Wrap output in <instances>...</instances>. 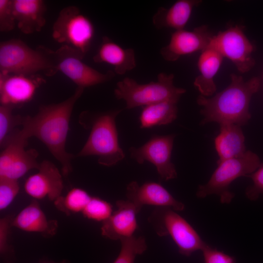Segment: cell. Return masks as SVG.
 <instances>
[{"label": "cell", "instance_id": "20", "mask_svg": "<svg viewBox=\"0 0 263 263\" xmlns=\"http://www.w3.org/2000/svg\"><path fill=\"white\" fill-rule=\"evenodd\" d=\"M202 2L200 0H179L169 8L160 7L152 17V22L158 29H184L195 7Z\"/></svg>", "mask_w": 263, "mask_h": 263}, {"label": "cell", "instance_id": "4", "mask_svg": "<svg viewBox=\"0 0 263 263\" xmlns=\"http://www.w3.org/2000/svg\"><path fill=\"white\" fill-rule=\"evenodd\" d=\"M120 112V110H115L95 114L82 113L89 119L88 123L83 124L91 131L76 156H97L98 163L108 167L115 165L124 158L125 154L119 145L115 122Z\"/></svg>", "mask_w": 263, "mask_h": 263}, {"label": "cell", "instance_id": "14", "mask_svg": "<svg viewBox=\"0 0 263 263\" xmlns=\"http://www.w3.org/2000/svg\"><path fill=\"white\" fill-rule=\"evenodd\" d=\"M44 79L35 75L0 74V105L13 106L30 101Z\"/></svg>", "mask_w": 263, "mask_h": 263}, {"label": "cell", "instance_id": "3", "mask_svg": "<svg viewBox=\"0 0 263 263\" xmlns=\"http://www.w3.org/2000/svg\"><path fill=\"white\" fill-rule=\"evenodd\" d=\"M57 72L56 51L43 46L33 49L19 39L0 42V74L30 75L41 72L50 76Z\"/></svg>", "mask_w": 263, "mask_h": 263}, {"label": "cell", "instance_id": "23", "mask_svg": "<svg viewBox=\"0 0 263 263\" xmlns=\"http://www.w3.org/2000/svg\"><path fill=\"white\" fill-rule=\"evenodd\" d=\"M177 102L165 101L144 106L140 116L142 128L167 125L177 117Z\"/></svg>", "mask_w": 263, "mask_h": 263}, {"label": "cell", "instance_id": "24", "mask_svg": "<svg viewBox=\"0 0 263 263\" xmlns=\"http://www.w3.org/2000/svg\"><path fill=\"white\" fill-rule=\"evenodd\" d=\"M91 197L85 190L75 188L65 196H60L54 203L58 210L69 215L73 213L82 212Z\"/></svg>", "mask_w": 263, "mask_h": 263}, {"label": "cell", "instance_id": "30", "mask_svg": "<svg viewBox=\"0 0 263 263\" xmlns=\"http://www.w3.org/2000/svg\"><path fill=\"white\" fill-rule=\"evenodd\" d=\"M19 186L18 180L0 177V210L6 208L19 193Z\"/></svg>", "mask_w": 263, "mask_h": 263}, {"label": "cell", "instance_id": "5", "mask_svg": "<svg viewBox=\"0 0 263 263\" xmlns=\"http://www.w3.org/2000/svg\"><path fill=\"white\" fill-rule=\"evenodd\" d=\"M174 75L161 73L157 80L140 84L134 79L125 77L116 84L114 95L118 99L126 102V108L132 109L165 101L178 102L186 92L183 88L173 84Z\"/></svg>", "mask_w": 263, "mask_h": 263}, {"label": "cell", "instance_id": "26", "mask_svg": "<svg viewBox=\"0 0 263 263\" xmlns=\"http://www.w3.org/2000/svg\"><path fill=\"white\" fill-rule=\"evenodd\" d=\"M13 106H0V146L3 149L9 142L13 135L21 127L23 116L14 115Z\"/></svg>", "mask_w": 263, "mask_h": 263}, {"label": "cell", "instance_id": "22", "mask_svg": "<svg viewBox=\"0 0 263 263\" xmlns=\"http://www.w3.org/2000/svg\"><path fill=\"white\" fill-rule=\"evenodd\" d=\"M219 134L214 140L219 156L217 161L239 157L246 151L245 137L241 126L233 124L220 125Z\"/></svg>", "mask_w": 263, "mask_h": 263}, {"label": "cell", "instance_id": "9", "mask_svg": "<svg viewBox=\"0 0 263 263\" xmlns=\"http://www.w3.org/2000/svg\"><path fill=\"white\" fill-rule=\"evenodd\" d=\"M242 26H231L212 37L207 48L229 59L242 73L249 72L255 64L252 56L253 45Z\"/></svg>", "mask_w": 263, "mask_h": 263}, {"label": "cell", "instance_id": "11", "mask_svg": "<svg viewBox=\"0 0 263 263\" xmlns=\"http://www.w3.org/2000/svg\"><path fill=\"white\" fill-rule=\"evenodd\" d=\"M174 137V134L155 136L139 148L131 147V155L139 164L145 161L153 164L162 179H175L177 173L171 161Z\"/></svg>", "mask_w": 263, "mask_h": 263}, {"label": "cell", "instance_id": "16", "mask_svg": "<svg viewBox=\"0 0 263 263\" xmlns=\"http://www.w3.org/2000/svg\"><path fill=\"white\" fill-rule=\"evenodd\" d=\"M116 206L117 209L102 222V235L112 240L133 236L138 227L136 215L141 209L128 200H118Z\"/></svg>", "mask_w": 263, "mask_h": 263}, {"label": "cell", "instance_id": "28", "mask_svg": "<svg viewBox=\"0 0 263 263\" xmlns=\"http://www.w3.org/2000/svg\"><path fill=\"white\" fill-rule=\"evenodd\" d=\"M81 213L87 219L103 222L113 213V206L100 198L92 197Z\"/></svg>", "mask_w": 263, "mask_h": 263}, {"label": "cell", "instance_id": "21", "mask_svg": "<svg viewBox=\"0 0 263 263\" xmlns=\"http://www.w3.org/2000/svg\"><path fill=\"white\" fill-rule=\"evenodd\" d=\"M223 58L219 53L209 48L201 52L197 63L200 74L196 77L193 83L201 95L212 96L216 92L217 88L214 78Z\"/></svg>", "mask_w": 263, "mask_h": 263}, {"label": "cell", "instance_id": "18", "mask_svg": "<svg viewBox=\"0 0 263 263\" xmlns=\"http://www.w3.org/2000/svg\"><path fill=\"white\" fill-rule=\"evenodd\" d=\"M16 25L23 34L40 32L46 23V6L42 0H13Z\"/></svg>", "mask_w": 263, "mask_h": 263}, {"label": "cell", "instance_id": "6", "mask_svg": "<svg viewBox=\"0 0 263 263\" xmlns=\"http://www.w3.org/2000/svg\"><path fill=\"white\" fill-rule=\"evenodd\" d=\"M218 166L208 181L200 185L196 192L199 198L215 194L222 204H229L234 197L230 190L231 183L242 176L247 177L257 170L263 163L258 155L251 150L242 155L217 162Z\"/></svg>", "mask_w": 263, "mask_h": 263}, {"label": "cell", "instance_id": "27", "mask_svg": "<svg viewBox=\"0 0 263 263\" xmlns=\"http://www.w3.org/2000/svg\"><path fill=\"white\" fill-rule=\"evenodd\" d=\"M120 241V251L113 263H134L136 256L143 254L147 248L145 238L143 236H132Z\"/></svg>", "mask_w": 263, "mask_h": 263}, {"label": "cell", "instance_id": "2", "mask_svg": "<svg viewBox=\"0 0 263 263\" xmlns=\"http://www.w3.org/2000/svg\"><path fill=\"white\" fill-rule=\"evenodd\" d=\"M230 83L210 97L199 95L197 104L202 107L201 124L216 122L242 126L251 118L249 104L252 96L259 90L261 81L254 76L247 81L235 74L230 75Z\"/></svg>", "mask_w": 263, "mask_h": 263}, {"label": "cell", "instance_id": "15", "mask_svg": "<svg viewBox=\"0 0 263 263\" xmlns=\"http://www.w3.org/2000/svg\"><path fill=\"white\" fill-rule=\"evenodd\" d=\"M126 196L140 209L144 205L156 207H167L175 211H182L185 205L176 200L161 184L148 182L139 185L136 181L130 182L127 187Z\"/></svg>", "mask_w": 263, "mask_h": 263}, {"label": "cell", "instance_id": "8", "mask_svg": "<svg viewBox=\"0 0 263 263\" xmlns=\"http://www.w3.org/2000/svg\"><path fill=\"white\" fill-rule=\"evenodd\" d=\"M94 34L92 22L75 6L61 9L52 28V37L56 42L84 56L90 48Z\"/></svg>", "mask_w": 263, "mask_h": 263}, {"label": "cell", "instance_id": "32", "mask_svg": "<svg viewBox=\"0 0 263 263\" xmlns=\"http://www.w3.org/2000/svg\"><path fill=\"white\" fill-rule=\"evenodd\" d=\"M247 177L251 179L253 184L246 188L245 195L250 200L255 201L263 196V164Z\"/></svg>", "mask_w": 263, "mask_h": 263}, {"label": "cell", "instance_id": "13", "mask_svg": "<svg viewBox=\"0 0 263 263\" xmlns=\"http://www.w3.org/2000/svg\"><path fill=\"white\" fill-rule=\"evenodd\" d=\"M38 169L37 173L26 179L25 191L34 199L47 197L54 202L61 196L64 187L59 170L53 163L47 160L40 163Z\"/></svg>", "mask_w": 263, "mask_h": 263}, {"label": "cell", "instance_id": "29", "mask_svg": "<svg viewBox=\"0 0 263 263\" xmlns=\"http://www.w3.org/2000/svg\"><path fill=\"white\" fill-rule=\"evenodd\" d=\"M13 217L7 215L0 219V254L4 263H13L15 260L14 251L8 244L10 228Z\"/></svg>", "mask_w": 263, "mask_h": 263}, {"label": "cell", "instance_id": "10", "mask_svg": "<svg viewBox=\"0 0 263 263\" xmlns=\"http://www.w3.org/2000/svg\"><path fill=\"white\" fill-rule=\"evenodd\" d=\"M58 71L66 76L78 87L85 88L111 80L114 73L109 71L104 74L85 63L84 56L66 45L56 51Z\"/></svg>", "mask_w": 263, "mask_h": 263}, {"label": "cell", "instance_id": "12", "mask_svg": "<svg viewBox=\"0 0 263 263\" xmlns=\"http://www.w3.org/2000/svg\"><path fill=\"white\" fill-rule=\"evenodd\" d=\"M213 35L206 25L196 27L191 31H175L168 44L161 49V55L167 61H175L182 56L202 52L207 48Z\"/></svg>", "mask_w": 263, "mask_h": 263}, {"label": "cell", "instance_id": "33", "mask_svg": "<svg viewBox=\"0 0 263 263\" xmlns=\"http://www.w3.org/2000/svg\"><path fill=\"white\" fill-rule=\"evenodd\" d=\"M205 263H236L234 257L207 244L201 250Z\"/></svg>", "mask_w": 263, "mask_h": 263}, {"label": "cell", "instance_id": "1", "mask_svg": "<svg viewBox=\"0 0 263 263\" xmlns=\"http://www.w3.org/2000/svg\"><path fill=\"white\" fill-rule=\"evenodd\" d=\"M84 89L77 87L74 94L66 100L42 105L35 115L23 116L21 128L15 134L27 141L32 137L39 140L60 163L62 174L65 176L72 171L71 161L74 157L65 149L70 118L74 106Z\"/></svg>", "mask_w": 263, "mask_h": 263}, {"label": "cell", "instance_id": "34", "mask_svg": "<svg viewBox=\"0 0 263 263\" xmlns=\"http://www.w3.org/2000/svg\"><path fill=\"white\" fill-rule=\"evenodd\" d=\"M38 263H70V262L66 260H63L58 262H56L53 261L43 260L39 261Z\"/></svg>", "mask_w": 263, "mask_h": 263}, {"label": "cell", "instance_id": "17", "mask_svg": "<svg viewBox=\"0 0 263 263\" xmlns=\"http://www.w3.org/2000/svg\"><path fill=\"white\" fill-rule=\"evenodd\" d=\"M11 225L24 231L37 233L50 238L56 233L58 222L56 220L48 219L37 200L33 199L13 218Z\"/></svg>", "mask_w": 263, "mask_h": 263}, {"label": "cell", "instance_id": "7", "mask_svg": "<svg viewBox=\"0 0 263 263\" xmlns=\"http://www.w3.org/2000/svg\"><path fill=\"white\" fill-rule=\"evenodd\" d=\"M148 221L158 236H170L184 256L202 250L207 244L189 223L170 207H156Z\"/></svg>", "mask_w": 263, "mask_h": 263}, {"label": "cell", "instance_id": "19", "mask_svg": "<svg viewBox=\"0 0 263 263\" xmlns=\"http://www.w3.org/2000/svg\"><path fill=\"white\" fill-rule=\"evenodd\" d=\"M93 60L96 63L112 65L114 72L118 75L125 74L136 67L134 50L132 48H123L107 37L102 38Z\"/></svg>", "mask_w": 263, "mask_h": 263}, {"label": "cell", "instance_id": "25", "mask_svg": "<svg viewBox=\"0 0 263 263\" xmlns=\"http://www.w3.org/2000/svg\"><path fill=\"white\" fill-rule=\"evenodd\" d=\"M38 152L34 149L24 150L14 160L4 174L0 177H5L18 180L28 171L39 168L38 161Z\"/></svg>", "mask_w": 263, "mask_h": 263}, {"label": "cell", "instance_id": "31", "mask_svg": "<svg viewBox=\"0 0 263 263\" xmlns=\"http://www.w3.org/2000/svg\"><path fill=\"white\" fill-rule=\"evenodd\" d=\"M16 21L13 8V0H0V31L8 32L13 30Z\"/></svg>", "mask_w": 263, "mask_h": 263}]
</instances>
